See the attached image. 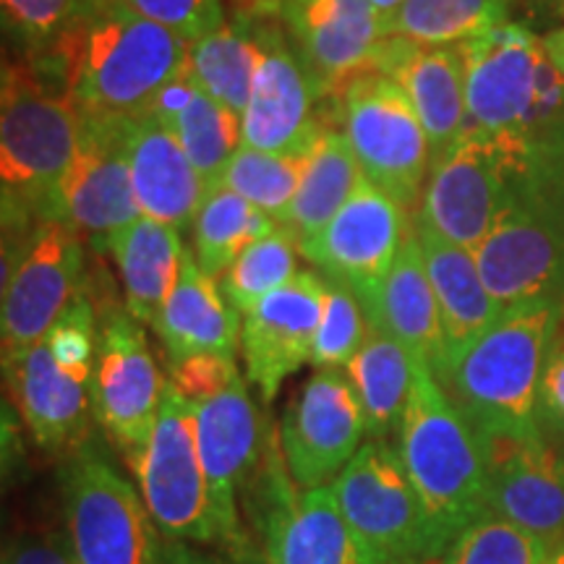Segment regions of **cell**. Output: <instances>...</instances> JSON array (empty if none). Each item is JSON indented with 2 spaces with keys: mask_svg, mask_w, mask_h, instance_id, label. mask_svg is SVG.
<instances>
[{
  "mask_svg": "<svg viewBox=\"0 0 564 564\" xmlns=\"http://www.w3.org/2000/svg\"><path fill=\"white\" fill-rule=\"evenodd\" d=\"M468 129L497 139L512 165H564V76L518 21L460 42Z\"/></svg>",
  "mask_w": 564,
  "mask_h": 564,
  "instance_id": "obj_1",
  "label": "cell"
},
{
  "mask_svg": "<svg viewBox=\"0 0 564 564\" xmlns=\"http://www.w3.org/2000/svg\"><path fill=\"white\" fill-rule=\"evenodd\" d=\"M188 51L192 40L141 17L126 0H110L53 51L24 61L68 91L79 110L137 116L188 68Z\"/></svg>",
  "mask_w": 564,
  "mask_h": 564,
  "instance_id": "obj_2",
  "label": "cell"
},
{
  "mask_svg": "<svg viewBox=\"0 0 564 564\" xmlns=\"http://www.w3.org/2000/svg\"><path fill=\"white\" fill-rule=\"evenodd\" d=\"M564 319V303L507 306L436 377L476 432H535L539 384Z\"/></svg>",
  "mask_w": 564,
  "mask_h": 564,
  "instance_id": "obj_3",
  "label": "cell"
},
{
  "mask_svg": "<svg viewBox=\"0 0 564 564\" xmlns=\"http://www.w3.org/2000/svg\"><path fill=\"white\" fill-rule=\"evenodd\" d=\"M394 447L419 494L426 520L429 562H434L465 528L489 510V499L476 429L442 390L426 364H421L415 377Z\"/></svg>",
  "mask_w": 564,
  "mask_h": 564,
  "instance_id": "obj_4",
  "label": "cell"
},
{
  "mask_svg": "<svg viewBox=\"0 0 564 564\" xmlns=\"http://www.w3.org/2000/svg\"><path fill=\"white\" fill-rule=\"evenodd\" d=\"M82 112L68 91L30 61L3 63L0 95V196L3 220L47 223L55 192L79 150Z\"/></svg>",
  "mask_w": 564,
  "mask_h": 564,
  "instance_id": "obj_5",
  "label": "cell"
},
{
  "mask_svg": "<svg viewBox=\"0 0 564 564\" xmlns=\"http://www.w3.org/2000/svg\"><path fill=\"white\" fill-rule=\"evenodd\" d=\"M474 253L502 308L564 303V165H512L505 207Z\"/></svg>",
  "mask_w": 564,
  "mask_h": 564,
  "instance_id": "obj_6",
  "label": "cell"
},
{
  "mask_svg": "<svg viewBox=\"0 0 564 564\" xmlns=\"http://www.w3.org/2000/svg\"><path fill=\"white\" fill-rule=\"evenodd\" d=\"M267 564H373L329 486L301 491L282 455L280 429L238 499Z\"/></svg>",
  "mask_w": 564,
  "mask_h": 564,
  "instance_id": "obj_7",
  "label": "cell"
},
{
  "mask_svg": "<svg viewBox=\"0 0 564 564\" xmlns=\"http://www.w3.org/2000/svg\"><path fill=\"white\" fill-rule=\"evenodd\" d=\"M335 118L366 178L415 212L432 167V144L411 97L382 70H361L333 97Z\"/></svg>",
  "mask_w": 564,
  "mask_h": 564,
  "instance_id": "obj_8",
  "label": "cell"
},
{
  "mask_svg": "<svg viewBox=\"0 0 564 564\" xmlns=\"http://www.w3.org/2000/svg\"><path fill=\"white\" fill-rule=\"evenodd\" d=\"M68 539L79 564H160V528L141 494L89 440L63 468Z\"/></svg>",
  "mask_w": 564,
  "mask_h": 564,
  "instance_id": "obj_9",
  "label": "cell"
},
{
  "mask_svg": "<svg viewBox=\"0 0 564 564\" xmlns=\"http://www.w3.org/2000/svg\"><path fill=\"white\" fill-rule=\"evenodd\" d=\"M373 564H426V520L398 447L369 440L329 486Z\"/></svg>",
  "mask_w": 564,
  "mask_h": 564,
  "instance_id": "obj_10",
  "label": "cell"
},
{
  "mask_svg": "<svg viewBox=\"0 0 564 564\" xmlns=\"http://www.w3.org/2000/svg\"><path fill=\"white\" fill-rule=\"evenodd\" d=\"M147 510L173 541L215 544L194 403L167 382L150 440L129 463Z\"/></svg>",
  "mask_w": 564,
  "mask_h": 564,
  "instance_id": "obj_11",
  "label": "cell"
},
{
  "mask_svg": "<svg viewBox=\"0 0 564 564\" xmlns=\"http://www.w3.org/2000/svg\"><path fill=\"white\" fill-rule=\"evenodd\" d=\"M194 415L196 442H199L204 476H207L215 544L228 552L230 562L251 560L262 552L246 533L241 512H238V499L262 460L274 426L262 419L243 379L232 384L228 392L194 405Z\"/></svg>",
  "mask_w": 564,
  "mask_h": 564,
  "instance_id": "obj_12",
  "label": "cell"
},
{
  "mask_svg": "<svg viewBox=\"0 0 564 564\" xmlns=\"http://www.w3.org/2000/svg\"><path fill=\"white\" fill-rule=\"evenodd\" d=\"M100 348L91 377V408L100 429L126 463L141 453L158 421L165 379L154 364L144 324L126 306L97 303Z\"/></svg>",
  "mask_w": 564,
  "mask_h": 564,
  "instance_id": "obj_13",
  "label": "cell"
},
{
  "mask_svg": "<svg viewBox=\"0 0 564 564\" xmlns=\"http://www.w3.org/2000/svg\"><path fill=\"white\" fill-rule=\"evenodd\" d=\"M79 112V150L55 192L51 220L70 225L91 249L102 253L110 236L141 217L126 154L129 116Z\"/></svg>",
  "mask_w": 564,
  "mask_h": 564,
  "instance_id": "obj_14",
  "label": "cell"
},
{
  "mask_svg": "<svg viewBox=\"0 0 564 564\" xmlns=\"http://www.w3.org/2000/svg\"><path fill=\"white\" fill-rule=\"evenodd\" d=\"M512 158L497 139L465 126L463 137L429 167L421 204L413 212L463 249L476 251L507 199Z\"/></svg>",
  "mask_w": 564,
  "mask_h": 564,
  "instance_id": "obj_15",
  "label": "cell"
},
{
  "mask_svg": "<svg viewBox=\"0 0 564 564\" xmlns=\"http://www.w3.org/2000/svg\"><path fill=\"white\" fill-rule=\"evenodd\" d=\"M476 434L489 510L539 539L549 556L564 552V457L556 444L541 429Z\"/></svg>",
  "mask_w": 564,
  "mask_h": 564,
  "instance_id": "obj_16",
  "label": "cell"
},
{
  "mask_svg": "<svg viewBox=\"0 0 564 564\" xmlns=\"http://www.w3.org/2000/svg\"><path fill=\"white\" fill-rule=\"evenodd\" d=\"M84 291V238L61 220L42 223L17 272L3 282V369L51 333Z\"/></svg>",
  "mask_w": 564,
  "mask_h": 564,
  "instance_id": "obj_17",
  "label": "cell"
},
{
  "mask_svg": "<svg viewBox=\"0 0 564 564\" xmlns=\"http://www.w3.org/2000/svg\"><path fill=\"white\" fill-rule=\"evenodd\" d=\"M257 30L262 55L241 112V144L274 154L306 152L327 126L319 105L329 97L278 19H257Z\"/></svg>",
  "mask_w": 564,
  "mask_h": 564,
  "instance_id": "obj_18",
  "label": "cell"
},
{
  "mask_svg": "<svg viewBox=\"0 0 564 564\" xmlns=\"http://www.w3.org/2000/svg\"><path fill=\"white\" fill-rule=\"evenodd\" d=\"M364 440V408L340 369H316L282 413V455L301 491L333 486Z\"/></svg>",
  "mask_w": 564,
  "mask_h": 564,
  "instance_id": "obj_19",
  "label": "cell"
},
{
  "mask_svg": "<svg viewBox=\"0 0 564 564\" xmlns=\"http://www.w3.org/2000/svg\"><path fill=\"white\" fill-rule=\"evenodd\" d=\"M411 230L408 209L364 175L340 212L299 251L316 272L345 282L361 295L392 270Z\"/></svg>",
  "mask_w": 564,
  "mask_h": 564,
  "instance_id": "obj_20",
  "label": "cell"
},
{
  "mask_svg": "<svg viewBox=\"0 0 564 564\" xmlns=\"http://www.w3.org/2000/svg\"><path fill=\"white\" fill-rule=\"evenodd\" d=\"M322 301V272H299L243 314L241 352L246 379L257 387L264 403H272L282 382L312 361Z\"/></svg>",
  "mask_w": 564,
  "mask_h": 564,
  "instance_id": "obj_21",
  "label": "cell"
},
{
  "mask_svg": "<svg viewBox=\"0 0 564 564\" xmlns=\"http://www.w3.org/2000/svg\"><path fill=\"white\" fill-rule=\"evenodd\" d=\"M278 21L327 97L371 70L387 40L369 0H280Z\"/></svg>",
  "mask_w": 564,
  "mask_h": 564,
  "instance_id": "obj_22",
  "label": "cell"
},
{
  "mask_svg": "<svg viewBox=\"0 0 564 564\" xmlns=\"http://www.w3.org/2000/svg\"><path fill=\"white\" fill-rule=\"evenodd\" d=\"M371 70L392 76L411 97L432 144V162L449 152L468 126L460 45L426 47L403 37H387Z\"/></svg>",
  "mask_w": 564,
  "mask_h": 564,
  "instance_id": "obj_23",
  "label": "cell"
},
{
  "mask_svg": "<svg viewBox=\"0 0 564 564\" xmlns=\"http://www.w3.org/2000/svg\"><path fill=\"white\" fill-rule=\"evenodd\" d=\"M3 373L17 411L42 449L70 455L87 442L89 419H95L91 382L63 371L45 337Z\"/></svg>",
  "mask_w": 564,
  "mask_h": 564,
  "instance_id": "obj_24",
  "label": "cell"
},
{
  "mask_svg": "<svg viewBox=\"0 0 564 564\" xmlns=\"http://www.w3.org/2000/svg\"><path fill=\"white\" fill-rule=\"evenodd\" d=\"M126 154L141 215L175 230L188 228L209 186L152 110L126 118Z\"/></svg>",
  "mask_w": 564,
  "mask_h": 564,
  "instance_id": "obj_25",
  "label": "cell"
},
{
  "mask_svg": "<svg viewBox=\"0 0 564 564\" xmlns=\"http://www.w3.org/2000/svg\"><path fill=\"white\" fill-rule=\"evenodd\" d=\"M358 301L371 327L405 345L421 364L432 369L434 377H440L447 364L442 314L415 230L408 232L392 270L358 295Z\"/></svg>",
  "mask_w": 564,
  "mask_h": 564,
  "instance_id": "obj_26",
  "label": "cell"
},
{
  "mask_svg": "<svg viewBox=\"0 0 564 564\" xmlns=\"http://www.w3.org/2000/svg\"><path fill=\"white\" fill-rule=\"evenodd\" d=\"M413 230L419 238L421 257L426 264L429 280H432L436 303H440L444 348H447L449 364L457 352H463L470 343L478 340L499 319L505 308L486 288L474 251L447 241L419 217H413Z\"/></svg>",
  "mask_w": 564,
  "mask_h": 564,
  "instance_id": "obj_27",
  "label": "cell"
},
{
  "mask_svg": "<svg viewBox=\"0 0 564 564\" xmlns=\"http://www.w3.org/2000/svg\"><path fill=\"white\" fill-rule=\"evenodd\" d=\"M238 312L225 299L215 278L196 264L194 251L183 253L178 282L154 319V333L165 345L167 361L194 352H228L236 356L241 345Z\"/></svg>",
  "mask_w": 564,
  "mask_h": 564,
  "instance_id": "obj_28",
  "label": "cell"
},
{
  "mask_svg": "<svg viewBox=\"0 0 564 564\" xmlns=\"http://www.w3.org/2000/svg\"><path fill=\"white\" fill-rule=\"evenodd\" d=\"M150 110L175 133L207 186H215L241 147V116L209 97L188 68L158 91Z\"/></svg>",
  "mask_w": 564,
  "mask_h": 564,
  "instance_id": "obj_29",
  "label": "cell"
},
{
  "mask_svg": "<svg viewBox=\"0 0 564 564\" xmlns=\"http://www.w3.org/2000/svg\"><path fill=\"white\" fill-rule=\"evenodd\" d=\"M105 251H110L121 274L126 308L141 324L152 327L178 282L183 253H186L181 230L141 215L139 220L110 236Z\"/></svg>",
  "mask_w": 564,
  "mask_h": 564,
  "instance_id": "obj_30",
  "label": "cell"
},
{
  "mask_svg": "<svg viewBox=\"0 0 564 564\" xmlns=\"http://www.w3.org/2000/svg\"><path fill=\"white\" fill-rule=\"evenodd\" d=\"M345 369L364 408L366 436L387 440L398 434L421 369L419 358L369 324V335Z\"/></svg>",
  "mask_w": 564,
  "mask_h": 564,
  "instance_id": "obj_31",
  "label": "cell"
},
{
  "mask_svg": "<svg viewBox=\"0 0 564 564\" xmlns=\"http://www.w3.org/2000/svg\"><path fill=\"white\" fill-rule=\"evenodd\" d=\"M361 178L364 171L345 133L327 123L308 147L299 192L282 228L291 232L299 246L306 243L340 212Z\"/></svg>",
  "mask_w": 564,
  "mask_h": 564,
  "instance_id": "obj_32",
  "label": "cell"
},
{
  "mask_svg": "<svg viewBox=\"0 0 564 564\" xmlns=\"http://www.w3.org/2000/svg\"><path fill=\"white\" fill-rule=\"evenodd\" d=\"M259 55L257 19L236 17L192 42L188 70L209 97L241 116L249 105Z\"/></svg>",
  "mask_w": 564,
  "mask_h": 564,
  "instance_id": "obj_33",
  "label": "cell"
},
{
  "mask_svg": "<svg viewBox=\"0 0 564 564\" xmlns=\"http://www.w3.org/2000/svg\"><path fill=\"white\" fill-rule=\"evenodd\" d=\"M278 228L280 223L272 220L267 212L257 209L228 186L215 183L204 194L192 223L196 264L209 278L220 280L243 249Z\"/></svg>",
  "mask_w": 564,
  "mask_h": 564,
  "instance_id": "obj_34",
  "label": "cell"
},
{
  "mask_svg": "<svg viewBox=\"0 0 564 564\" xmlns=\"http://www.w3.org/2000/svg\"><path fill=\"white\" fill-rule=\"evenodd\" d=\"M512 6L514 0H405L384 32L426 47L460 45L510 21Z\"/></svg>",
  "mask_w": 564,
  "mask_h": 564,
  "instance_id": "obj_35",
  "label": "cell"
},
{
  "mask_svg": "<svg viewBox=\"0 0 564 564\" xmlns=\"http://www.w3.org/2000/svg\"><path fill=\"white\" fill-rule=\"evenodd\" d=\"M306 152L274 154L241 144L228 160L217 183L243 196L246 202H251L253 207L267 212L272 220L282 225L295 199V192H299Z\"/></svg>",
  "mask_w": 564,
  "mask_h": 564,
  "instance_id": "obj_36",
  "label": "cell"
},
{
  "mask_svg": "<svg viewBox=\"0 0 564 564\" xmlns=\"http://www.w3.org/2000/svg\"><path fill=\"white\" fill-rule=\"evenodd\" d=\"M299 243L285 228L253 241L220 278V291L238 314L251 312L264 295L291 282L299 274Z\"/></svg>",
  "mask_w": 564,
  "mask_h": 564,
  "instance_id": "obj_37",
  "label": "cell"
},
{
  "mask_svg": "<svg viewBox=\"0 0 564 564\" xmlns=\"http://www.w3.org/2000/svg\"><path fill=\"white\" fill-rule=\"evenodd\" d=\"M110 0H0L6 40L19 58H37L79 30Z\"/></svg>",
  "mask_w": 564,
  "mask_h": 564,
  "instance_id": "obj_38",
  "label": "cell"
},
{
  "mask_svg": "<svg viewBox=\"0 0 564 564\" xmlns=\"http://www.w3.org/2000/svg\"><path fill=\"white\" fill-rule=\"evenodd\" d=\"M549 552L539 539L486 510L429 564H544Z\"/></svg>",
  "mask_w": 564,
  "mask_h": 564,
  "instance_id": "obj_39",
  "label": "cell"
},
{
  "mask_svg": "<svg viewBox=\"0 0 564 564\" xmlns=\"http://www.w3.org/2000/svg\"><path fill=\"white\" fill-rule=\"evenodd\" d=\"M324 278V301L322 319L316 329L312 361L316 369H343L352 361L369 335V319H366L361 301L340 280Z\"/></svg>",
  "mask_w": 564,
  "mask_h": 564,
  "instance_id": "obj_40",
  "label": "cell"
},
{
  "mask_svg": "<svg viewBox=\"0 0 564 564\" xmlns=\"http://www.w3.org/2000/svg\"><path fill=\"white\" fill-rule=\"evenodd\" d=\"M45 343L63 371L91 382L97 348H100V316H97V306L87 291L53 324L51 333L45 335Z\"/></svg>",
  "mask_w": 564,
  "mask_h": 564,
  "instance_id": "obj_41",
  "label": "cell"
},
{
  "mask_svg": "<svg viewBox=\"0 0 564 564\" xmlns=\"http://www.w3.org/2000/svg\"><path fill=\"white\" fill-rule=\"evenodd\" d=\"M167 382L194 405L207 403L241 382L236 356L228 352H194L178 361H167Z\"/></svg>",
  "mask_w": 564,
  "mask_h": 564,
  "instance_id": "obj_42",
  "label": "cell"
},
{
  "mask_svg": "<svg viewBox=\"0 0 564 564\" xmlns=\"http://www.w3.org/2000/svg\"><path fill=\"white\" fill-rule=\"evenodd\" d=\"M141 17L158 21L186 40H199L225 24L223 0H126Z\"/></svg>",
  "mask_w": 564,
  "mask_h": 564,
  "instance_id": "obj_43",
  "label": "cell"
},
{
  "mask_svg": "<svg viewBox=\"0 0 564 564\" xmlns=\"http://www.w3.org/2000/svg\"><path fill=\"white\" fill-rule=\"evenodd\" d=\"M535 419H539L541 432L564 442V335L560 327L556 343L539 384V405H535Z\"/></svg>",
  "mask_w": 564,
  "mask_h": 564,
  "instance_id": "obj_44",
  "label": "cell"
},
{
  "mask_svg": "<svg viewBox=\"0 0 564 564\" xmlns=\"http://www.w3.org/2000/svg\"><path fill=\"white\" fill-rule=\"evenodd\" d=\"M3 564H79L68 535L58 531L26 533L6 549Z\"/></svg>",
  "mask_w": 564,
  "mask_h": 564,
  "instance_id": "obj_45",
  "label": "cell"
},
{
  "mask_svg": "<svg viewBox=\"0 0 564 564\" xmlns=\"http://www.w3.org/2000/svg\"><path fill=\"white\" fill-rule=\"evenodd\" d=\"M160 564H217V562L199 552H194V549L188 544H183V541L171 539L165 546H162Z\"/></svg>",
  "mask_w": 564,
  "mask_h": 564,
  "instance_id": "obj_46",
  "label": "cell"
},
{
  "mask_svg": "<svg viewBox=\"0 0 564 564\" xmlns=\"http://www.w3.org/2000/svg\"><path fill=\"white\" fill-rule=\"evenodd\" d=\"M544 51L549 55V61L554 63V68L564 76V26H562V30H554V32L546 34Z\"/></svg>",
  "mask_w": 564,
  "mask_h": 564,
  "instance_id": "obj_47",
  "label": "cell"
},
{
  "mask_svg": "<svg viewBox=\"0 0 564 564\" xmlns=\"http://www.w3.org/2000/svg\"><path fill=\"white\" fill-rule=\"evenodd\" d=\"M369 3L373 6V11L379 13V19H382L384 26H387V21H390L394 13H398V9L405 3V0H369Z\"/></svg>",
  "mask_w": 564,
  "mask_h": 564,
  "instance_id": "obj_48",
  "label": "cell"
},
{
  "mask_svg": "<svg viewBox=\"0 0 564 564\" xmlns=\"http://www.w3.org/2000/svg\"><path fill=\"white\" fill-rule=\"evenodd\" d=\"M544 564H564V552L554 554V556H549V560H546Z\"/></svg>",
  "mask_w": 564,
  "mask_h": 564,
  "instance_id": "obj_49",
  "label": "cell"
},
{
  "mask_svg": "<svg viewBox=\"0 0 564 564\" xmlns=\"http://www.w3.org/2000/svg\"><path fill=\"white\" fill-rule=\"evenodd\" d=\"M230 564H267L264 556H253V560H246V562H230Z\"/></svg>",
  "mask_w": 564,
  "mask_h": 564,
  "instance_id": "obj_50",
  "label": "cell"
},
{
  "mask_svg": "<svg viewBox=\"0 0 564 564\" xmlns=\"http://www.w3.org/2000/svg\"><path fill=\"white\" fill-rule=\"evenodd\" d=\"M546 3H552L554 9H560V11H564V0H546Z\"/></svg>",
  "mask_w": 564,
  "mask_h": 564,
  "instance_id": "obj_51",
  "label": "cell"
}]
</instances>
